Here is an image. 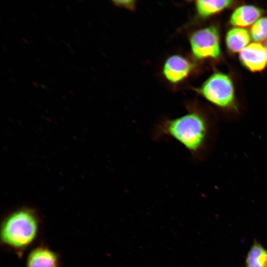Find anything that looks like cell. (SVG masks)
I'll return each mask as SVG.
<instances>
[{
  "label": "cell",
  "instance_id": "cell-1",
  "mask_svg": "<svg viewBox=\"0 0 267 267\" xmlns=\"http://www.w3.org/2000/svg\"><path fill=\"white\" fill-rule=\"evenodd\" d=\"M43 227V218L35 208H17L2 218L0 245L4 249L21 258L28 250L39 243Z\"/></svg>",
  "mask_w": 267,
  "mask_h": 267
},
{
  "label": "cell",
  "instance_id": "cell-2",
  "mask_svg": "<svg viewBox=\"0 0 267 267\" xmlns=\"http://www.w3.org/2000/svg\"><path fill=\"white\" fill-rule=\"evenodd\" d=\"M211 123L202 113L192 110L175 119L161 121L156 126L155 138L172 137L181 143L195 157L201 158L209 143Z\"/></svg>",
  "mask_w": 267,
  "mask_h": 267
},
{
  "label": "cell",
  "instance_id": "cell-3",
  "mask_svg": "<svg viewBox=\"0 0 267 267\" xmlns=\"http://www.w3.org/2000/svg\"><path fill=\"white\" fill-rule=\"evenodd\" d=\"M200 92L210 102L222 109L235 108L234 87L231 79L222 73L210 76L200 89Z\"/></svg>",
  "mask_w": 267,
  "mask_h": 267
},
{
  "label": "cell",
  "instance_id": "cell-4",
  "mask_svg": "<svg viewBox=\"0 0 267 267\" xmlns=\"http://www.w3.org/2000/svg\"><path fill=\"white\" fill-rule=\"evenodd\" d=\"M190 43L194 56L198 59L217 58L221 53L219 31L214 26L195 32Z\"/></svg>",
  "mask_w": 267,
  "mask_h": 267
},
{
  "label": "cell",
  "instance_id": "cell-5",
  "mask_svg": "<svg viewBox=\"0 0 267 267\" xmlns=\"http://www.w3.org/2000/svg\"><path fill=\"white\" fill-rule=\"evenodd\" d=\"M25 267H62L59 254L41 242L29 252Z\"/></svg>",
  "mask_w": 267,
  "mask_h": 267
},
{
  "label": "cell",
  "instance_id": "cell-6",
  "mask_svg": "<svg viewBox=\"0 0 267 267\" xmlns=\"http://www.w3.org/2000/svg\"><path fill=\"white\" fill-rule=\"evenodd\" d=\"M239 57L242 64L253 72L261 71L267 66V51L259 43L248 44L240 52Z\"/></svg>",
  "mask_w": 267,
  "mask_h": 267
},
{
  "label": "cell",
  "instance_id": "cell-7",
  "mask_svg": "<svg viewBox=\"0 0 267 267\" xmlns=\"http://www.w3.org/2000/svg\"><path fill=\"white\" fill-rule=\"evenodd\" d=\"M192 66L186 58L175 55L167 59L164 65L163 73L170 82L177 83L184 79L190 73Z\"/></svg>",
  "mask_w": 267,
  "mask_h": 267
},
{
  "label": "cell",
  "instance_id": "cell-8",
  "mask_svg": "<svg viewBox=\"0 0 267 267\" xmlns=\"http://www.w3.org/2000/svg\"><path fill=\"white\" fill-rule=\"evenodd\" d=\"M262 14V10L254 5L240 6L232 13L229 22L231 25L239 28L248 27L254 24Z\"/></svg>",
  "mask_w": 267,
  "mask_h": 267
},
{
  "label": "cell",
  "instance_id": "cell-9",
  "mask_svg": "<svg viewBox=\"0 0 267 267\" xmlns=\"http://www.w3.org/2000/svg\"><path fill=\"white\" fill-rule=\"evenodd\" d=\"M250 41V36L247 30L236 27L226 33L225 43L227 48L232 52H238L245 48Z\"/></svg>",
  "mask_w": 267,
  "mask_h": 267
},
{
  "label": "cell",
  "instance_id": "cell-10",
  "mask_svg": "<svg viewBox=\"0 0 267 267\" xmlns=\"http://www.w3.org/2000/svg\"><path fill=\"white\" fill-rule=\"evenodd\" d=\"M233 1L230 0H204L196 1V8L199 16L206 18L217 14L231 5Z\"/></svg>",
  "mask_w": 267,
  "mask_h": 267
},
{
  "label": "cell",
  "instance_id": "cell-11",
  "mask_svg": "<svg viewBox=\"0 0 267 267\" xmlns=\"http://www.w3.org/2000/svg\"><path fill=\"white\" fill-rule=\"evenodd\" d=\"M246 265V267H267V251L257 241L247 255Z\"/></svg>",
  "mask_w": 267,
  "mask_h": 267
},
{
  "label": "cell",
  "instance_id": "cell-12",
  "mask_svg": "<svg viewBox=\"0 0 267 267\" xmlns=\"http://www.w3.org/2000/svg\"><path fill=\"white\" fill-rule=\"evenodd\" d=\"M251 38L258 43L267 39V17L259 18L250 30Z\"/></svg>",
  "mask_w": 267,
  "mask_h": 267
},
{
  "label": "cell",
  "instance_id": "cell-13",
  "mask_svg": "<svg viewBox=\"0 0 267 267\" xmlns=\"http://www.w3.org/2000/svg\"><path fill=\"white\" fill-rule=\"evenodd\" d=\"M116 5L125 6L127 8H133L134 7V1H113Z\"/></svg>",
  "mask_w": 267,
  "mask_h": 267
},
{
  "label": "cell",
  "instance_id": "cell-14",
  "mask_svg": "<svg viewBox=\"0 0 267 267\" xmlns=\"http://www.w3.org/2000/svg\"><path fill=\"white\" fill-rule=\"evenodd\" d=\"M32 84H33L34 86H35L36 87L39 88V86H38V85L37 84V83L34 82H32Z\"/></svg>",
  "mask_w": 267,
  "mask_h": 267
},
{
  "label": "cell",
  "instance_id": "cell-15",
  "mask_svg": "<svg viewBox=\"0 0 267 267\" xmlns=\"http://www.w3.org/2000/svg\"><path fill=\"white\" fill-rule=\"evenodd\" d=\"M264 46L267 51V39L265 41Z\"/></svg>",
  "mask_w": 267,
  "mask_h": 267
},
{
  "label": "cell",
  "instance_id": "cell-16",
  "mask_svg": "<svg viewBox=\"0 0 267 267\" xmlns=\"http://www.w3.org/2000/svg\"><path fill=\"white\" fill-rule=\"evenodd\" d=\"M23 41L25 42L26 44H28V42L27 41V40L25 39H22Z\"/></svg>",
  "mask_w": 267,
  "mask_h": 267
},
{
  "label": "cell",
  "instance_id": "cell-17",
  "mask_svg": "<svg viewBox=\"0 0 267 267\" xmlns=\"http://www.w3.org/2000/svg\"><path fill=\"white\" fill-rule=\"evenodd\" d=\"M68 91H69L70 93H72V94H73V93L72 92V90H70V89H68Z\"/></svg>",
  "mask_w": 267,
  "mask_h": 267
},
{
  "label": "cell",
  "instance_id": "cell-18",
  "mask_svg": "<svg viewBox=\"0 0 267 267\" xmlns=\"http://www.w3.org/2000/svg\"><path fill=\"white\" fill-rule=\"evenodd\" d=\"M74 31H76V33H77V34H79V32H78V31L76 29H74Z\"/></svg>",
  "mask_w": 267,
  "mask_h": 267
}]
</instances>
